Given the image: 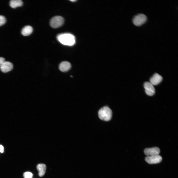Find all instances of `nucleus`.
<instances>
[{
  "label": "nucleus",
  "mask_w": 178,
  "mask_h": 178,
  "mask_svg": "<svg viewBox=\"0 0 178 178\" xmlns=\"http://www.w3.org/2000/svg\"><path fill=\"white\" fill-rule=\"evenodd\" d=\"M70 1H72V2H74L76 1V0H70Z\"/></svg>",
  "instance_id": "18"
},
{
  "label": "nucleus",
  "mask_w": 178,
  "mask_h": 178,
  "mask_svg": "<svg viewBox=\"0 0 178 178\" xmlns=\"http://www.w3.org/2000/svg\"><path fill=\"white\" fill-rule=\"evenodd\" d=\"M146 93L149 96L153 95L155 93V89L153 86L149 82H145L144 84Z\"/></svg>",
  "instance_id": "6"
},
{
  "label": "nucleus",
  "mask_w": 178,
  "mask_h": 178,
  "mask_svg": "<svg viewBox=\"0 0 178 178\" xmlns=\"http://www.w3.org/2000/svg\"><path fill=\"white\" fill-rule=\"evenodd\" d=\"M147 20L146 16L144 14L140 13L135 16L133 19V22L135 25L140 26L144 23Z\"/></svg>",
  "instance_id": "4"
},
{
  "label": "nucleus",
  "mask_w": 178,
  "mask_h": 178,
  "mask_svg": "<svg viewBox=\"0 0 178 178\" xmlns=\"http://www.w3.org/2000/svg\"><path fill=\"white\" fill-rule=\"evenodd\" d=\"M160 150L157 147H154L145 149L144 153L147 156H152L158 155L160 153Z\"/></svg>",
  "instance_id": "7"
},
{
  "label": "nucleus",
  "mask_w": 178,
  "mask_h": 178,
  "mask_svg": "<svg viewBox=\"0 0 178 178\" xmlns=\"http://www.w3.org/2000/svg\"><path fill=\"white\" fill-rule=\"evenodd\" d=\"M162 157L159 155L147 156L145 158V160L146 162L151 164L159 163L162 161Z\"/></svg>",
  "instance_id": "5"
},
{
  "label": "nucleus",
  "mask_w": 178,
  "mask_h": 178,
  "mask_svg": "<svg viewBox=\"0 0 178 178\" xmlns=\"http://www.w3.org/2000/svg\"><path fill=\"white\" fill-rule=\"evenodd\" d=\"M33 176V174L30 172H25L23 174L24 178H32Z\"/></svg>",
  "instance_id": "14"
},
{
  "label": "nucleus",
  "mask_w": 178,
  "mask_h": 178,
  "mask_svg": "<svg viewBox=\"0 0 178 178\" xmlns=\"http://www.w3.org/2000/svg\"><path fill=\"white\" fill-rule=\"evenodd\" d=\"M9 4L10 6L13 8L21 6L23 4V2L21 0H12L10 1Z\"/></svg>",
  "instance_id": "13"
},
{
  "label": "nucleus",
  "mask_w": 178,
  "mask_h": 178,
  "mask_svg": "<svg viewBox=\"0 0 178 178\" xmlns=\"http://www.w3.org/2000/svg\"><path fill=\"white\" fill-rule=\"evenodd\" d=\"M6 22L5 18L3 16L0 15V26L4 24Z\"/></svg>",
  "instance_id": "15"
},
{
  "label": "nucleus",
  "mask_w": 178,
  "mask_h": 178,
  "mask_svg": "<svg viewBox=\"0 0 178 178\" xmlns=\"http://www.w3.org/2000/svg\"><path fill=\"white\" fill-rule=\"evenodd\" d=\"M162 80V76L156 73L150 78V82L153 85L155 86L159 84Z\"/></svg>",
  "instance_id": "9"
},
{
  "label": "nucleus",
  "mask_w": 178,
  "mask_h": 178,
  "mask_svg": "<svg viewBox=\"0 0 178 178\" xmlns=\"http://www.w3.org/2000/svg\"><path fill=\"white\" fill-rule=\"evenodd\" d=\"M58 40L62 44L66 45L72 46L75 43L74 36L69 33H63L58 35L57 37Z\"/></svg>",
  "instance_id": "1"
},
{
  "label": "nucleus",
  "mask_w": 178,
  "mask_h": 178,
  "mask_svg": "<svg viewBox=\"0 0 178 178\" xmlns=\"http://www.w3.org/2000/svg\"><path fill=\"white\" fill-rule=\"evenodd\" d=\"M71 65L70 63L67 61H64L61 62L59 65V68L61 71L65 72L68 71L71 68Z\"/></svg>",
  "instance_id": "10"
},
{
  "label": "nucleus",
  "mask_w": 178,
  "mask_h": 178,
  "mask_svg": "<svg viewBox=\"0 0 178 178\" xmlns=\"http://www.w3.org/2000/svg\"><path fill=\"white\" fill-rule=\"evenodd\" d=\"M33 30L32 27L29 25L24 26L21 31L22 34L24 36H28L31 34Z\"/></svg>",
  "instance_id": "12"
},
{
  "label": "nucleus",
  "mask_w": 178,
  "mask_h": 178,
  "mask_svg": "<svg viewBox=\"0 0 178 178\" xmlns=\"http://www.w3.org/2000/svg\"><path fill=\"white\" fill-rule=\"evenodd\" d=\"M64 22V19L62 17L56 16L53 17L51 19L50 24L52 28H57L61 26Z\"/></svg>",
  "instance_id": "3"
},
{
  "label": "nucleus",
  "mask_w": 178,
  "mask_h": 178,
  "mask_svg": "<svg viewBox=\"0 0 178 178\" xmlns=\"http://www.w3.org/2000/svg\"><path fill=\"white\" fill-rule=\"evenodd\" d=\"M98 116L101 120L105 121L110 120L112 116V112L111 109L107 106L104 107L98 111Z\"/></svg>",
  "instance_id": "2"
},
{
  "label": "nucleus",
  "mask_w": 178,
  "mask_h": 178,
  "mask_svg": "<svg viewBox=\"0 0 178 178\" xmlns=\"http://www.w3.org/2000/svg\"><path fill=\"white\" fill-rule=\"evenodd\" d=\"M5 61L4 58L2 57H0V65Z\"/></svg>",
  "instance_id": "16"
},
{
  "label": "nucleus",
  "mask_w": 178,
  "mask_h": 178,
  "mask_svg": "<svg viewBox=\"0 0 178 178\" xmlns=\"http://www.w3.org/2000/svg\"><path fill=\"white\" fill-rule=\"evenodd\" d=\"M3 152L4 147L3 146L1 145H0V152L1 153H2Z\"/></svg>",
  "instance_id": "17"
},
{
  "label": "nucleus",
  "mask_w": 178,
  "mask_h": 178,
  "mask_svg": "<svg viewBox=\"0 0 178 178\" xmlns=\"http://www.w3.org/2000/svg\"><path fill=\"white\" fill-rule=\"evenodd\" d=\"M13 68V65L10 62L5 61L0 65V69L3 72L6 73L11 70Z\"/></svg>",
  "instance_id": "8"
},
{
  "label": "nucleus",
  "mask_w": 178,
  "mask_h": 178,
  "mask_svg": "<svg viewBox=\"0 0 178 178\" xmlns=\"http://www.w3.org/2000/svg\"><path fill=\"white\" fill-rule=\"evenodd\" d=\"M37 168L39 172V176L40 177L43 176L45 172L46 169V165L44 164H39L37 165Z\"/></svg>",
  "instance_id": "11"
}]
</instances>
